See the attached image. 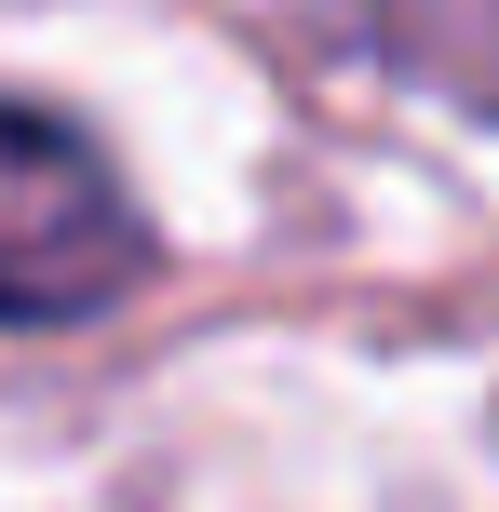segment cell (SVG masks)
<instances>
[{
  "label": "cell",
  "mask_w": 499,
  "mask_h": 512,
  "mask_svg": "<svg viewBox=\"0 0 499 512\" xmlns=\"http://www.w3.org/2000/svg\"><path fill=\"white\" fill-rule=\"evenodd\" d=\"M135 230L122 176L41 108H0V324H81L135 283Z\"/></svg>",
  "instance_id": "1"
},
{
  "label": "cell",
  "mask_w": 499,
  "mask_h": 512,
  "mask_svg": "<svg viewBox=\"0 0 499 512\" xmlns=\"http://www.w3.org/2000/svg\"><path fill=\"white\" fill-rule=\"evenodd\" d=\"M338 14H351V41H378L405 81L499 108V0H338Z\"/></svg>",
  "instance_id": "2"
}]
</instances>
